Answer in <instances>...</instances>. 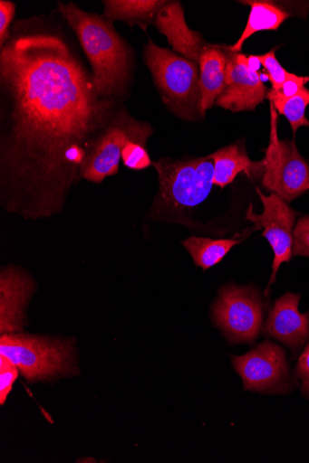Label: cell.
Returning <instances> with one entry per match:
<instances>
[{
    "label": "cell",
    "instance_id": "6da1fadb",
    "mask_svg": "<svg viewBox=\"0 0 309 463\" xmlns=\"http://www.w3.org/2000/svg\"><path fill=\"white\" fill-rule=\"evenodd\" d=\"M62 22L16 21L0 48V199L27 219L61 212L124 103L100 96Z\"/></svg>",
    "mask_w": 309,
    "mask_h": 463
},
{
    "label": "cell",
    "instance_id": "7a4b0ae2",
    "mask_svg": "<svg viewBox=\"0 0 309 463\" xmlns=\"http://www.w3.org/2000/svg\"><path fill=\"white\" fill-rule=\"evenodd\" d=\"M58 13L74 32L92 66L95 89L103 98L124 103L135 68V53L113 24L75 4L58 3Z\"/></svg>",
    "mask_w": 309,
    "mask_h": 463
},
{
    "label": "cell",
    "instance_id": "3957f363",
    "mask_svg": "<svg viewBox=\"0 0 309 463\" xmlns=\"http://www.w3.org/2000/svg\"><path fill=\"white\" fill-rule=\"evenodd\" d=\"M159 175V191L152 213L158 217L184 220L209 195L214 163L208 156L191 159L162 157L152 165Z\"/></svg>",
    "mask_w": 309,
    "mask_h": 463
},
{
    "label": "cell",
    "instance_id": "277c9868",
    "mask_svg": "<svg viewBox=\"0 0 309 463\" xmlns=\"http://www.w3.org/2000/svg\"><path fill=\"white\" fill-rule=\"evenodd\" d=\"M144 60L169 112L184 121L205 118L201 107L199 64L149 40Z\"/></svg>",
    "mask_w": 309,
    "mask_h": 463
},
{
    "label": "cell",
    "instance_id": "5b68a950",
    "mask_svg": "<svg viewBox=\"0 0 309 463\" xmlns=\"http://www.w3.org/2000/svg\"><path fill=\"white\" fill-rule=\"evenodd\" d=\"M72 354L67 341L12 333L0 338V354L10 359L31 383L74 373Z\"/></svg>",
    "mask_w": 309,
    "mask_h": 463
},
{
    "label": "cell",
    "instance_id": "8992f818",
    "mask_svg": "<svg viewBox=\"0 0 309 463\" xmlns=\"http://www.w3.org/2000/svg\"><path fill=\"white\" fill-rule=\"evenodd\" d=\"M153 133L154 129L149 122L132 117L123 104L87 156L81 170L82 179L101 184L105 178L118 175L125 146L130 142L147 146Z\"/></svg>",
    "mask_w": 309,
    "mask_h": 463
},
{
    "label": "cell",
    "instance_id": "52a82bcc",
    "mask_svg": "<svg viewBox=\"0 0 309 463\" xmlns=\"http://www.w3.org/2000/svg\"><path fill=\"white\" fill-rule=\"evenodd\" d=\"M278 114L271 103L270 144L264 150L262 186L291 203L309 191V163L299 153L294 141L278 137Z\"/></svg>",
    "mask_w": 309,
    "mask_h": 463
},
{
    "label": "cell",
    "instance_id": "ba28073f",
    "mask_svg": "<svg viewBox=\"0 0 309 463\" xmlns=\"http://www.w3.org/2000/svg\"><path fill=\"white\" fill-rule=\"evenodd\" d=\"M213 321L230 345H252L262 330L264 303L253 285H227L219 289Z\"/></svg>",
    "mask_w": 309,
    "mask_h": 463
},
{
    "label": "cell",
    "instance_id": "9c48e42d",
    "mask_svg": "<svg viewBox=\"0 0 309 463\" xmlns=\"http://www.w3.org/2000/svg\"><path fill=\"white\" fill-rule=\"evenodd\" d=\"M244 390L265 394H287L294 388L285 351L265 341L243 356H231Z\"/></svg>",
    "mask_w": 309,
    "mask_h": 463
},
{
    "label": "cell",
    "instance_id": "30bf717a",
    "mask_svg": "<svg viewBox=\"0 0 309 463\" xmlns=\"http://www.w3.org/2000/svg\"><path fill=\"white\" fill-rule=\"evenodd\" d=\"M256 191L264 206L263 213L256 214L250 204L246 220L255 224V230L263 229L262 235L267 239L274 250L273 273L268 288L265 290V296L267 297L282 264L289 263L293 257V232L299 213L277 194L265 195L257 187Z\"/></svg>",
    "mask_w": 309,
    "mask_h": 463
},
{
    "label": "cell",
    "instance_id": "8fae6325",
    "mask_svg": "<svg viewBox=\"0 0 309 463\" xmlns=\"http://www.w3.org/2000/svg\"><path fill=\"white\" fill-rule=\"evenodd\" d=\"M226 89L216 100L217 107L234 113L254 111L269 92L258 73L260 62L256 55L235 53L227 46Z\"/></svg>",
    "mask_w": 309,
    "mask_h": 463
},
{
    "label": "cell",
    "instance_id": "7c38bea8",
    "mask_svg": "<svg viewBox=\"0 0 309 463\" xmlns=\"http://www.w3.org/2000/svg\"><path fill=\"white\" fill-rule=\"evenodd\" d=\"M300 299L298 293H285L275 301L262 326L265 335L286 345L292 351L293 356L297 355L309 342V312H299Z\"/></svg>",
    "mask_w": 309,
    "mask_h": 463
},
{
    "label": "cell",
    "instance_id": "4fadbf2b",
    "mask_svg": "<svg viewBox=\"0 0 309 463\" xmlns=\"http://www.w3.org/2000/svg\"><path fill=\"white\" fill-rule=\"evenodd\" d=\"M154 25L166 36L173 52L197 63L209 46L199 32L188 25L180 2H167L157 13Z\"/></svg>",
    "mask_w": 309,
    "mask_h": 463
},
{
    "label": "cell",
    "instance_id": "5bb4252c",
    "mask_svg": "<svg viewBox=\"0 0 309 463\" xmlns=\"http://www.w3.org/2000/svg\"><path fill=\"white\" fill-rule=\"evenodd\" d=\"M214 163L213 185L226 188L242 173L252 179L262 180L264 160L257 162L248 157L245 140H239L208 156Z\"/></svg>",
    "mask_w": 309,
    "mask_h": 463
},
{
    "label": "cell",
    "instance_id": "9a60e30c",
    "mask_svg": "<svg viewBox=\"0 0 309 463\" xmlns=\"http://www.w3.org/2000/svg\"><path fill=\"white\" fill-rule=\"evenodd\" d=\"M34 288L29 278L15 269L2 273V333L11 334L22 330L24 309Z\"/></svg>",
    "mask_w": 309,
    "mask_h": 463
},
{
    "label": "cell",
    "instance_id": "2e32d148",
    "mask_svg": "<svg viewBox=\"0 0 309 463\" xmlns=\"http://www.w3.org/2000/svg\"><path fill=\"white\" fill-rule=\"evenodd\" d=\"M201 107L203 112L210 109L226 89L227 52V45H213L206 49L199 60Z\"/></svg>",
    "mask_w": 309,
    "mask_h": 463
},
{
    "label": "cell",
    "instance_id": "e0dca14e",
    "mask_svg": "<svg viewBox=\"0 0 309 463\" xmlns=\"http://www.w3.org/2000/svg\"><path fill=\"white\" fill-rule=\"evenodd\" d=\"M251 8L246 26L233 46H228L230 52L240 53L246 41L253 34L262 31H277L281 25L294 16V9H288L291 5L284 3L268 2V0H246L239 2Z\"/></svg>",
    "mask_w": 309,
    "mask_h": 463
},
{
    "label": "cell",
    "instance_id": "ac0fdd59",
    "mask_svg": "<svg viewBox=\"0 0 309 463\" xmlns=\"http://www.w3.org/2000/svg\"><path fill=\"white\" fill-rule=\"evenodd\" d=\"M166 3L165 0H103L102 16L112 24L121 21L130 29L139 25L147 31L148 26L154 25L157 13Z\"/></svg>",
    "mask_w": 309,
    "mask_h": 463
},
{
    "label": "cell",
    "instance_id": "d6986e66",
    "mask_svg": "<svg viewBox=\"0 0 309 463\" xmlns=\"http://www.w3.org/2000/svg\"><path fill=\"white\" fill-rule=\"evenodd\" d=\"M244 239L211 240L208 238L190 237L182 241L189 251L195 264L204 271L222 262L229 251Z\"/></svg>",
    "mask_w": 309,
    "mask_h": 463
},
{
    "label": "cell",
    "instance_id": "ffe728a7",
    "mask_svg": "<svg viewBox=\"0 0 309 463\" xmlns=\"http://www.w3.org/2000/svg\"><path fill=\"white\" fill-rule=\"evenodd\" d=\"M267 99L275 106L276 111L288 119L294 137L300 128H309V120L305 117V109L309 106V90L303 88L292 97H285L271 90L267 94Z\"/></svg>",
    "mask_w": 309,
    "mask_h": 463
},
{
    "label": "cell",
    "instance_id": "44dd1931",
    "mask_svg": "<svg viewBox=\"0 0 309 463\" xmlns=\"http://www.w3.org/2000/svg\"><path fill=\"white\" fill-rule=\"evenodd\" d=\"M278 49L279 47H276L266 54L256 55L260 64L263 66L265 77H267L272 82V90L276 91L282 89L291 73L287 71L277 60L275 52Z\"/></svg>",
    "mask_w": 309,
    "mask_h": 463
},
{
    "label": "cell",
    "instance_id": "7402d4cb",
    "mask_svg": "<svg viewBox=\"0 0 309 463\" xmlns=\"http://www.w3.org/2000/svg\"><path fill=\"white\" fill-rule=\"evenodd\" d=\"M123 164L130 170L143 171L153 165L147 146L137 143H128L121 152Z\"/></svg>",
    "mask_w": 309,
    "mask_h": 463
},
{
    "label": "cell",
    "instance_id": "603a6c76",
    "mask_svg": "<svg viewBox=\"0 0 309 463\" xmlns=\"http://www.w3.org/2000/svg\"><path fill=\"white\" fill-rule=\"evenodd\" d=\"M18 367L7 357L0 354V404L4 405L19 375Z\"/></svg>",
    "mask_w": 309,
    "mask_h": 463
},
{
    "label": "cell",
    "instance_id": "cb8c5ba5",
    "mask_svg": "<svg viewBox=\"0 0 309 463\" xmlns=\"http://www.w3.org/2000/svg\"><path fill=\"white\" fill-rule=\"evenodd\" d=\"M293 238V257L309 258V215L298 220Z\"/></svg>",
    "mask_w": 309,
    "mask_h": 463
},
{
    "label": "cell",
    "instance_id": "d4e9b609",
    "mask_svg": "<svg viewBox=\"0 0 309 463\" xmlns=\"http://www.w3.org/2000/svg\"><path fill=\"white\" fill-rule=\"evenodd\" d=\"M16 5L9 0L0 2V48H2L10 36L12 22L15 15Z\"/></svg>",
    "mask_w": 309,
    "mask_h": 463
},
{
    "label": "cell",
    "instance_id": "484cf974",
    "mask_svg": "<svg viewBox=\"0 0 309 463\" xmlns=\"http://www.w3.org/2000/svg\"><path fill=\"white\" fill-rule=\"evenodd\" d=\"M295 373L302 383V393L309 399V342L298 358Z\"/></svg>",
    "mask_w": 309,
    "mask_h": 463
}]
</instances>
